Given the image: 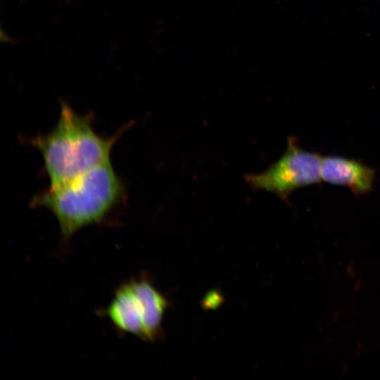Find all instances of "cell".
Masks as SVG:
<instances>
[{"label": "cell", "mask_w": 380, "mask_h": 380, "mask_svg": "<svg viewBox=\"0 0 380 380\" xmlns=\"http://www.w3.org/2000/svg\"><path fill=\"white\" fill-rule=\"evenodd\" d=\"M322 160L319 153L303 149L291 137L288 139L285 152L267 170L259 174H246L243 178L253 189L265 190L288 201L295 190L322 180Z\"/></svg>", "instance_id": "3957f363"}, {"label": "cell", "mask_w": 380, "mask_h": 380, "mask_svg": "<svg viewBox=\"0 0 380 380\" xmlns=\"http://www.w3.org/2000/svg\"><path fill=\"white\" fill-rule=\"evenodd\" d=\"M376 177V170L361 161L339 156L322 157V180L347 187L355 195L370 192Z\"/></svg>", "instance_id": "5b68a950"}, {"label": "cell", "mask_w": 380, "mask_h": 380, "mask_svg": "<svg viewBox=\"0 0 380 380\" xmlns=\"http://www.w3.org/2000/svg\"><path fill=\"white\" fill-rule=\"evenodd\" d=\"M98 313L107 318L118 334L144 341L146 308L137 277L120 284L107 306Z\"/></svg>", "instance_id": "277c9868"}, {"label": "cell", "mask_w": 380, "mask_h": 380, "mask_svg": "<svg viewBox=\"0 0 380 380\" xmlns=\"http://www.w3.org/2000/svg\"><path fill=\"white\" fill-rule=\"evenodd\" d=\"M90 115H81L61 101L56 126L30 139L40 152L51 187L63 184L110 158L122 130L103 137L93 129Z\"/></svg>", "instance_id": "7a4b0ae2"}, {"label": "cell", "mask_w": 380, "mask_h": 380, "mask_svg": "<svg viewBox=\"0 0 380 380\" xmlns=\"http://www.w3.org/2000/svg\"><path fill=\"white\" fill-rule=\"evenodd\" d=\"M125 196V184L109 158L63 184L49 186L35 195L31 205L53 214L68 242L80 229L107 222Z\"/></svg>", "instance_id": "6da1fadb"}]
</instances>
